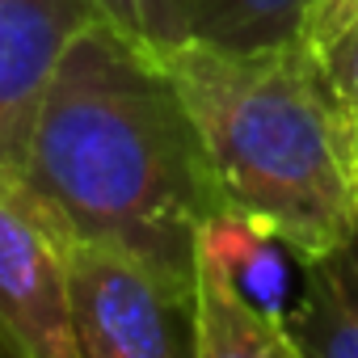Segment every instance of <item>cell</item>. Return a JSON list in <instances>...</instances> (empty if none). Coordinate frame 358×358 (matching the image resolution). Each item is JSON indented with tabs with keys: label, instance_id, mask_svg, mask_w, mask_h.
Listing matches in <instances>:
<instances>
[{
	"label": "cell",
	"instance_id": "7a4b0ae2",
	"mask_svg": "<svg viewBox=\"0 0 358 358\" xmlns=\"http://www.w3.org/2000/svg\"><path fill=\"white\" fill-rule=\"evenodd\" d=\"M203 135L224 211L278 236L295 266L358 232L350 127L295 43L152 51Z\"/></svg>",
	"mask_w": 358,
	"mask_h": 358
},
{
	"label": "cell",
	"instance_id": "30bf717a",
	"mask_svg": "<svg viewBox=\"0 0 358 358\" xmlns=\"http://www.w3.org/2000/svg\"><path fill=\"white\" fill-rule=\"evenodd\" d=\"M190 43L215 47H278L291 43L316 0H177Z\"/></svg>",
	"mask_w": 358,
	"mask_h": 358
},
{
	"label": "cell",
	"instance_id": "3957f363",
	"mask_svg": "<svg viewBox=\"0 0 358 358\" xmlns=\"http://www.w3.org/2000/svg\"><path fill=\"white\" fill-rule=\"evenodd\" d=\"M68 278L80 358H199V274L173 278L114 245L72 241Z\"/></svg>",
	"mask_w": 358,
	"mask_h": 358
},
{
	"label": "cell",
	"instance_id": "8fae6325",
	"mask_svg": "<svg viewBox=\"0 0 358 358\" xmlns=\"http://www.w3.org/2000/svg\"><path fill=\"white\" fill-rule=\"evenodd\" d=\"M101 22H110L118 34L135 38L148 51H169L190 43L186 17L177 0H93Z\"/></svg>",
	"mask_w": 358,
	"mask_h": 358
},
{
	"label": "cell",
	"instance_id": "8992f818",
	"mask_svg": "<svg viewBox=\"0 0 358 358\" xmlns=\"http://www.w3.org/2000/svg\"><path fill=\"white\" fill-rule=\"evenodd\" d=\"M278 324L295 358H358V232L299 262V295Z\"/></svg>",
	"mask_w": 358,
	"mask_h": 358
},
{
	"label": "cell",
	"instance_id": "9c48e42d",
	"mask_svg": "<svg viewBox=\"0 0 358 358\" xmlns=\"http://www.w3.org/2000/svg\"><path fill=\"white\" fill-rule=\"evenodd\" d=\"M291 43L320 76L345 127L358 131V0H316Z\"/></svg>",
	"mask_w": 358,
	"mask_h": 358
},
{
	"label": "cell",
	"instance_id": "6da1fadb",
	"mask_svg": "<svg viewBox=\"0 0 358 358\" xmlns=\"http://www.w3.org/2000/svg\"><path fill=\"white\" fill-rule=\"evenodd\" d=\"M22 177L72 241L114 245L173 278L199 274V228L224 211L182 89L101 17L68 43Z\"/></svg>",
	"mask_w": 358,
	"mask_h": 358
},
{
	"label": "cell",
	"instance_id": "ba28073f",
	"mask_svg": "<svg viewBox=\"0 0 358 358\" xmlns=\"http://www.w3.org/2000/svg\"><path fill=\"white\" fill-rule=\"evenodd\" d=\"M199 245L211 249L220 257V266L228 270V278L274 320H282V312L291 308L287 287H291V249L270 236L262 224L232 215V211H215L203 228H199Z\"/></svg>",
	"mask_w": 358,
	"mask_h": 358
},
{
	"label": "cell",
	"instance_id": "52a82bcc",
	"mask_svg": "<svg viewBox=\"0 0 358 358\" xmlns=\"http://www.w3.org/2000/svg\"><path fill=\"white\" fill-rule=\"evenodd\" d=\"M199 358H295L282 324L266 316L199 245Z\"/></svg>",
	"mask_w": 358,
	"mask_h": 358
},
{
	"label": "cell",
	"instance_id": "277c9868",
	"mask_svg": "<svg viewBox=\"0 0 358 358\" xmlns=\"http://www.w3.org/2000/svg\"><path fill=\"white\" fill-rule=\"evenodd\" d=\"M68 249L26 177L0 173V358H80Z\"/></svg>",
	"mask_w": 358,
	"mask_h": 358
},
{
	"label": "cell",
	"instance_id": "7c38bea8",
	"mask_svg": "<svg viewBox=\"0 0 358 358\" xmlns=\"http://www.w3.org/2000/svg\"><path fill=\"white\" fill-rule=\"evenodd\" d=\"M350 177H354V211H358V131H350Z\"/></svg>",
	"mask_w": 358,
	"mask_h": 358
},
{
	"label": "cell",
	"instance_id": "5b68a950",
	"mask_svg": "<svg viewBox=\"0 0 358 358\" xmlns=\"http://www.w3.org/2000/svg\"><path fill=\"white\" fill-rule=\"evenodd\" d=\"M93 17V0H0V173L22 177L51 76Z\"/></svg>",
	"mask_w": 358,
	"mask_h": 358
}]
</instances>
